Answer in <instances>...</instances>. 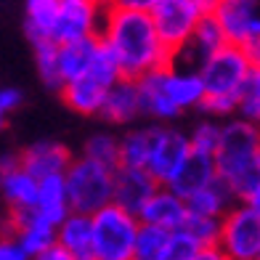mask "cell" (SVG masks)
<instances>
[{
  "mask_svg": "<svg viewBox=\"0 0 260 260\" xmlns=\"http://www.w3.org/2000/svg\"><path fill=\"white\" fill-rule=\"evenodd\" d=\"M101 43L114 53L127 80H141L173 64L170 48L162 43L151 14L120 6L106 8Z\"/></svg>",
  "mask_w": 260,
  "mask_h": 260,
  "instance_id": "cell-1",
  "label": "cell"
},
{
  "mask_svg": "<svg viewBox=\"0 0 260 260\" xmlns=\"http://www.w3.org/2000/svg\"><path fill=\"white\" fill-rule=\"evenodd\" d=\"M218 175L239 202H247L260 186V127L231 117L223 120V138L215 154Z\"/></svg>",
  "mask_w": 260,
  "mask_h": 260,
  "instance_id": "cell-2",
  "label": "cell"
},
{
  "mask_svg": "<svg viewBox=\"0 0 260 260\" xmlns=\"http://www.w3.org/2000/svg\"><path fill=\"white\" fill-rule=\"evenodd\" d=\"M252 69L255 67L250 64L244 48H236V45H226L215 56H210L199 67V75H202L207 88V101L202 112L212 117H226V120L239 114L242 93L247 88Z\"/></svg>",
  "mask_w": 260,
  "mask_h": 260,
  "instance_id": "cell-3",
  "label": "cell"
},
{
  "mask_svg": "<svg viewBox=\"0 0 260 260\" xmlns=\"http://www.w3.org/2000/svg\"><path fill=\"white\" fill-rule=\"evenodd\" d=\"M122 77L125 75H122V69H120V61H117L114 53L101 43L99 56H96V64L90 67V72L85 77L75 80V82H67V85L58 90V93H61L64 104L75 114L93 117V114H101V106L106 101V93H109Z\"/></svg>",
  "mask_w": 260,
  "mask_h": 260,
  "instance_id": "cell-4",
  "label": "cell"
},
{
  "mask_svg": "<svg viewBox=\"0 0 260 260\" xmlns=\"http://www.w3.org/2000/svg\"><path fill=\"white\" fill-rule=\"evenodd\" d=\"M114 173L117 170H109L85 157H77L67 173L72 212L96 215L104 207L114 205Z\"/></svg>",
  "mask_w": 260,
  "mask_h": 260,
  "instance_id": "cell-5",
  "label": "cell"
},
{
  "mask_svg": "<svg viewBox=\"0 0 260 260\" xmlns=\"http://www.w3.org/2000/svg\"><path fill=\"white\" fill-rule=\"evenodd\" d=\"M96 229V260H133L141 231L138 215L117 205L104 207L93 215Z\"/></svg>",
  "mask_w": 260,
  "mask_h": 260,
  "instance_id": "cell-6",
  "label": "cell"
},
{
  "mask_svg": "<svg viewBox=\"0 0 260 260\" xmlns=\"http://www.w3.org/2000/svg\"><path fill=\"white\" fill-rule=\"evenodd\" d=\"M218 247L231 260H260V215L247 205H234L223 218Z\"/></svg>",
  "mask_w": 260,
  "mask_h": 260,
  "instance_id": "cell-7",
  "label": "cell"
},
{
  "mask_svg": "<svg viewBox=\"0 0 260 260\" xmlns=\"http://www.w3.org/2000/svg\"><path fill=\"white\" fill-rule=\"evenodd\" d=\"M106 8H109V3H104V0H61V14L56 21L53 40L64 45L88 38H101Z\"/></svg>",
  "mask_w": 260,
  "mask_h": 260,
  "instance_id": "cell-8",
  "label": "cell"
},
{
  "mask_svg": "<svg viewBox=\"0 0 260 260\" xmlns=\"http://www.w3.org/2000/svg\"><path fill=\"white\" fill-rule=\"evenodd\" d=\"M151 19H154V24H157L162 43L168 45L173 58H175L188 45V40L194 38L199 21L205 16L199 14V8L191 0H162V3L151 11Z\"/></svg>",
  "mask_w": 260,
  "mask_h": 260,
  "instance_id": "cell-9",
  "label": "cell"
},
{
  "mask_svg": "<svg viewBox=\"0 0 260 260\" xmlns=\"http://www.w3.org/2000/svg\"><path fill=\"white\" fill-rule=\"evenodd\" d=\"M188 157H191L188 133H181L178 127L162 125V127H157L154 149H151L146 170L159 186H170L175 178H178V173L183 170Z\"/></svg>",
  "mask_w": 260,
  "mask_h": 260,
  "instance_id": "cell-10",
  "label": "cell"
},
{
  "mask_svg": "<svg viewBox=\"0 0 260 260\" xmlns=\"http://www.w3.org/2000/svg\"><path fill=\"white\" fill-rule=\"evenodd\" d=\"M229 45L247 48L260 38V0H223L215 11Z\"/></svg>",
  "mask_w": 260,
  "mask_h": 260,
  "instance_id": "cell-11",
  "label": "cell"
},
{
  "mask_svg": "<svg viewBox=\"0 0 260 260\" xmlns=\"http://www.w3.org/2000/svg\"><path fill=\"white\" fill-rule=\"evenodd\" d=\"M0 188H3V199L11 212L19 210H35L40 194V181L35 178L29 170L21 168L19 157L6 154L3 159V173H0Z\"/></svg>",
  "mask_w": 260,
  "mask_h": 260,
  "instance_id": "cell-12",
  "label": "cell"
},
{
  "mask_svg": "<svg viewBox=\"0 0 260 260\" xmlns=\"http://www.w3.org/2000/svg\"><path fill=\"white\" fill-rule=\"evenodd\" d=\"M8 236L21 242L32 255H40L58 242V226L45 220L38 210H19L8 215Z\"/></svg>",
  "mask_w": 260,
  "mask_h": 260,
  "instance_id": "cell-13",
  "label": "cell"
},
{
  "mask_svg": "<svg viewBox=\"0 0 260 260\" xmlns=\"http://www.w3.org/2000/svg\"><path fill=\"white\" fill-rule=\"evenodd\" d=\"M165 88H168L170 101L181 109V114L191 112V109H205L207 88H205V80L199 75V69L173 61L165 69Z\"/></svg>",
  "mask_w": 260,
  "mask_h": 260,
  "instance_id": "cell-14",
  "label": "cell"
},
{
  "mask_svg": "<svg viewBox=\"0 0 260 260\" xmlns=\"http://www.w3.org/2000/svg\"><path fill=\"white\" fill-rule=\"evenodd\" d=\"M19 162L38 181H45V178H53V175H67L75 159L56 141H35L19 154Z\"/></svg>",
  "mask_w": 260,
  "mask_h": 260,
  "instance_id": "cell-15",
  "label": "cell"
},
{
  "mask_svg": "<svg viewBox=\"0 0 260 260\" xmlns=\"http://www.w3.org/2000/svg\"><path fill=\"white\" fill-rule=\"evenodd\" d=\"M188 218V205L186 199H181L178 194L168 186H159L157 194L144 205V210L138 212V220L144 226H154L162 231H178L183 229V223Z\"/></svg>",
  "mask_w": 260,
  "mask_h": 260,
  "instance_id": "cell-16",
  "label": "cell"
},
{
  "mask_svg": "<svg viewBox=\"0 0 260 260\" xmlns=\"http://www.w3.org/2000/svg\"><path fill=\"white\" fill-rule=\"evenodd\" d=\"M159 183L149 175V170L120 168L114 173V205L138 215L144 205L157 194Z\"/></svg>",
  "mask_w": 260,
  "mask_h": 260,
  "instance_id": "cell-17",
  "label": "cell"
},
{
  "mask_svg": "<svg viewBox=\"0 0 260 260\" xmlns=\"http://www.w3.org/2000/svg\"><path fill=\"white\" fill-rule=\"evenodd\" d=\"M229 45L226 40V32H223V27L218 24L215 16H205L202 21H199V27L194 32V38L188 40V45L173 58L175 64H183V67H194L199 69L210 56H215L218 51H223Z\"/></svg>",
  "mask_w": 260,
  "mask_h": 260,
  "instance_id": "cell-18",
  "label": "cell"
},
{
  "mask_svg": "<svg viewBox=\"0 0 260 260\" xmlns=\"http://www.w3.org/2000/svg\"><path fill=\"white\" fill-rule=\"evenodd\" d=\"M101 120L109 125H130L138 117H144V104H141L138 80L122 77L117 85L106 93V101L101 106Z\"/></svg>",
  "mask_w": 260,
  "mask_h": 260,
  "instance_id": "cell-19",
  "label": "cell"
},
{
  "mask_svg": "<svg viewBox=\"0 0 260 260\" xmlns=\"http://www.w3.org/2000/svg\"><path fill=\"white\" fill-rule=\"evenodd\" d=\"M58 244L67 252H72L75 260H96V229L93 215L72 212L61 226H58Z\"/></svg>",
  "mask_w": 260,
  "mask_h": 260,
  "instance_id": "cell-20",
  "label": "cell"
},
{
  "mask_svg": "<svg viewBox=\"0 0 260 260\" xmlns=\"http://www.w3.org/2000/svg\"><path fill=\"white\" fill-rule=\"evenodd\" d=\"M220 178L218 175V165H215V157H205V154H194L188 157V162L183 165V170L178 173V178H175L168 188H173L175 194L181 199H191L197 197L199 191H205L207 186H212Z\"/></svg>",
  "mask_w": 260,
  "mask_h": 260,
  "instance_id": "cell-21",
  "label": "cell"
},
{
  "mask_svg": "<svg viewBox=\"0 0 260 260\" xmlns=\"http://www.w3.org/2000/svg\"><path fill=\"white\" fill-rule=\"evenodd\" d=\"M168 69V67H165ZM165 69L151 72L138 80L141 90V104H144V117H151L157 122H170L175 117H181V109L170 101L168 88H165Z\"/></svg>",
  "mask_w": 260,
  "mask_h": 260,
  "instance_id": "cell-22",
  "label": "cell"
},
{
  "mask_svg": "<svg viewBox=\"0 0 260 260\" xmlns=\"http://www.w3.org/2000/svg\"><path fill=\"white\" fill-rule=\"evenodd\" d=\"M99 48H101V38H88V40L58 45V67H61V82L64 85L85 77L90 72V67L96 64Z\"/></svg>",
  "mask_w": 260,
  "mask_h": 260,
  "instance_id": "cell-23",
  "label": "cell"
},
{
  "mask_svg": "<svg viewBox=\"0 0 260 260\" xmlns=\"http://www.w3.org/2000/svg\"><path fill=\"white\" fill-rule=\"evenodd\" d=\"M61 0H24V32L32 45L53 40Z\"/></svg>",
  "mask_w": 260,
  "mask_h": 260,
  "instance_id": "cell-24",
  "label": "cell"
},
{
  "mask_svg": "<svg viewBox=\"0 0 260 260\" xmlns=\"http://www.w3.org/2000/svg\"><path fill=\"white\" fill-rule=\"evenodd\" d=\"M35 210H38L45 220H51L53 226H61V223L72 215L67 175H53V178L40 181V194H38V205H35Z\"/></svg>",
  "mask_w": 260,
  "mask_h": 260,
  "instance_id": "cell-25",
  "label": "cell"
},
{
  "mask_svg": "<svg viewBox=\"0 0 260 260\" xmlns=\"http://www.w3.org/2000/svg\"><path fill=\"white\" fill-rule=\"evenodd\" d=\"M157 127L159 125L136 127V130H127V133L120 138V168L146 170L149 157H151V149H154Z\"/></svg>",
  "mask_w": 260,
  "mask_h": 260,
  "instance_id": "cell-26",
  "label": "cell"
},
{
  "mask_svg": "<svg viewBox=\"0 0 260 260\" xmlns=\"http://www.w3.org/2000/svg\"><path fill=\"white\" fill-rule=\"evenodd\" d=\"M188 212H197V215H210V218H226L234 205H239L236 194L229 188L226 181H215L212 186H207L205 191H199L197 197L188 199Z\"/></svg>",
  "mask_w": 260,
  "mask_h": 260,
  "instance_id": "cell-27",
  "label": "cell"
},
{
  "mask_svg": "<svg viewBox=\"0 0 260 260\" xmlns=\"http://www.w3.org/2000/svg\"><path fill=\"white\" fill-rule=\"evenodd\" d=\"M82 157L109 170H120V138L112 133H93L82 146Z\"/></svg>",
  "mask_w": 260,
  "mask_h": 260,
  "instance_id": "cell-28",
  "label": "cell"
},
{
  "mask_svg": "<svg viewBox=\"0 0 260 260\" xmlns=\"http://www.w3.org/2000/svg\"><path fill=\"white\" fill-rule=\"evenodd\" d=\"M35 48V67H38V75L48 88L61 90V67H58V43L56 40H45L32 45Z\"/></svg>",
  "mask_w": 260,
  "mask_h": 260,
  "instance_id": "cell-29",
  "label": "cell"
},
{
  "mask_svg": "<svg viewBox=\"0 0 260 260\" xmlns=\"http://www.w3.org/2000/svg\"><path fill=\"white\" fill-rule=\"evenodd\" d=\"M220 138H223V122L218 120H199L191 130H188V144H191L194 154H205V157H215L220 149Z\"/></svg>",
  "mask_w": 260,
  "mask_h": 260,
  "instance_id": "cell-30",
  "label": "cell"
},
{
  "mask_svg": "<svg viewBox=\"0 0 260 260\" xmlns=\"http://www.w3.org/2000/svg\"><path fill=\"white\" fill-rule=\"evenodd\" d=\"M220 226H223L220 218L188 212V218L183 223V231L191 236L194 242H199V247H218V242H220Z\"/></svg>",
  "mask_w": 260,
  "mask_h": 260,
  "instance_id": "cell-31",
  "label": "cell"
},
{
  "mask_svg": "<svg viewBox=\"0 0 260 260\" xmlns=\"http://www.w3.org/2000/svg\"><path fill=\"white\" fill-rule=\"evenodd\" d=\"M168 234L170 231H162V229L144 226V223H141L133 260H162V250H165V242H168Z\"/></svg>",
  "mask_w": 260,
  "mask_h": 260,
  "instance_id": "cell-32",
  "label": "cell"
},
{
  "mask_svg": "<svg viewBox=\"0 0 260 260\" xmlns=\"http://www.w3.org/2000/svg\"><path fill=\"white\" fill-rule=\"evenodd\" d=\"M202 250L205 247H199V242H194L183 229H178V231L168 234V242H165V250H162V260H197Z\"/></svg>",
  "mask_w": 260,
  "mask_h": 260,
  "instance_id": "cell-33",
  "label": "cell"
},
{
  "mask_svg": "<svg viewBox=\"0 0 260 260\" xmlns=\"http://www.w3.org/2000/svg\"><path fill=\"white\" fill-rule=\"evenodd\" d=\"M236 117H242V120L260 127V69H252L250 80H247V88L242 93V104H239V114Z\"/></svg>",
  "mask_w": 260,
  "mask_h": 260,
  "instance_id": "cell-34",
  "label": "cell"
},
{
  "mask_svg": "<svg viewBox=\"0 0 260 260\" xmlns=\"http://www.w3.org/2000/svg\"><path fill=\"white\" fill-rule=\"evenodd\" d=\"M0 260H35V255L21 242H16L14 236H6L0 242Z\"/></svg>",
  "mask_w": 260,
  "mask_h": 260,
  "instance_id": "cell-35",
  "label": "cell"
},
{
  "mask_svg": "<svg viewBox=\"0 0 260 260\" xmlns=\"http://www.w3.org/2000/svg\"><path fill=\"white\" fill-rule=\"evenodd\" d=\"M24 104V93L19 88H3L0 90V114H14L19 106Z\"/></svg>",
  "mask_w": 260,
  "mask_h": 260,
  "instance_id": "cell-36",
  "label": "cell"
},
{
  "mask_svg": "<svg viewBox=\"0 0 260 260\" xmlns=\"http://www.w3.org/2000/svg\"><path fill=\"white\" fill-rule=\"evenodd\" d=\"M162 0H112V6L120 8H130V11H144V14H151Z\"/></svg>",
  "mask_w": 260,
  "mask_h": 260,
  "instance_id": "cell-37",
  "label": "cell"
},
{
  "mask_svg": "<svg viewBox=\"0 0 260 260\" xmlns=\"http://www.w3.org/2000/svg\"><path fill=\"white\" fill-rule=\"evenodd\" d=\"M35 260H75L72 257V252H67L61 244H53V247H48V250H43L40 255H35Z\"/></svg>",
  "mask_w": 260,
  "mask_h": 260,
  "instance_id": "cell-38",
  "label": "cell"
},
{
  "mask_svg": "<svg viewBox=\"0 0 260 260\" xmlns=\"http://www.w3.org/2000/svg\"><path fill=\"white\" fill-rule=\"evenodd\" d=\"M191 3L199 8V14H202V16H215V11L220 8L223 0H191Z\"/></svg>",
  "mask_w": 260,
  "mask_h": 260,
  "instance_id": "cell-39",
  "label": "cell"
},
{
  "mask_svg": "<svg viewBox=\"0 0 260 260\" xmlns=\"http://www.w3.org/2000/svg\"><path fill=\"white\" fill-rule=\"evenodd\" d=\"M197 260H231L226 252L220 250V247H205L202 252H199V257Z\"/></svg>",
  "mask_w": 260,
  "mask_h": 260,
  "instance_id": "cell-40",
  "label": "cell"
},
{
  "mask_svg": "<svg viewBox=\"0 0 260 260\" xmlns=\"http://www.w3.org/2000/svg\"><path fill=\"white\" fill-rule=\"evenodd\" d=\"M244 53H247V58H250V64L255 67V69H260V38L255 40V43H250L244 48Z\"/></svg>",
  "mask_w": 260,
  "mask_h": 260,
  "instance_id": "cell-41",
  "label": "cell"
},
{
  "mask_svg": "<svg viewBox=\"0 0 260 260\" xmlns=\"http://www.w3.org/2000/svg\"><path fill=\"white\" fill-rule=\"evenodd\" d=\"M247 205H250V207L257 212V215H260V186H257V191H255L250 199H247Z\"/></svg>",
  "mask_w": 260,
  "mask_h": 260,
  "instance_id": "cell-42",
  "label": "cell"
},
{
  "mask_svg": "<svg viewBox=\"0 0 260 260\" xmlns=\"http://www.w3.org/2000/svg\"><path fill=\"white\" fill-rule=\"evenodd\" d=\"M104 3H109V6H112V0H104Z\"/></svg>",
  "mask_w": 260,
  "mask_h": 260,
  "instance_id": "cell-43",
  "label": "cell"
}]
</instances>
